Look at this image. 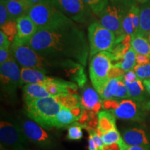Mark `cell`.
I'll use <instances>...</instances> for the list:
<instances>
[{
  "label": "cell",
  "mask_w": 150,
  "mask_h": 150,
  "mask_svg": "<svg viewBox=\"0 0 150 150\" xmlns=\"http://www.w3.org/2000/svg\"><path fill=\"white\" fill-rule=\"evenodd\" d=\"M22 44L45 57L70 59L85 65L90 54L85 33L74 22L51 29H40Z\"/></svg>",
  "instance_id": "obj_1"
},
{
  "label": "cell",
  "mask_w": 150,
  "mask_h": 150,
  "mask_svg": "<svg viewBox=\"0 0 150 150\" xmlns=\"http://www.w3.org/2000/svg\"><path fill=\"white\" fill-rule=\"evenodd\" d=\"M63 106L54 96L44 97L25 102V113L29 119L35 121L43 128L54 127L56 116Z\"/></svg>",
  "instance_id": "obj_2"
},
{
  "label": "cell",
  "mask_w": 150,
  "mask_h": 150,
  "mask_svg": "<svg viewBox=\"0 0 150 150\" xmlns=\"http://www.w3.org/2000/svg\"><path fill=\"white\" fill-rule=\"evenodd\" d=\"M27 15L36 24L38 30L55 29L74 22L56 8L52 0L33 6Z\"/></svg>",
  "instance_id": "obj_3"
},
{
  "label": "cell",
  "mask_w": 150,
  "mask_h": 150,
  "mask_svg": "<svg viewBox=\"0 0 150 150\" xmlns=\"http://www.w3.org/2000/svg\"><path fill=\"white\" fill-rule=\"evenodd\" d=\"M112 58L109 52H102L91 59L89 66L90 78L93 88L99 95L110 80L109 72L112 66Z\"/></svg>",
  "instance_id": "obj_4"
},
{
  "label": "cell",
  "mask_w": 150,
  "mask_h": 150,
  "mask_svg": "<svg viewBox=\"0 0 150 150\" xmlns=\"http://www.w3.org/2000/svg\"><path fill=\"white\" fill-rule=\"evenodd\" d=\"M11 48L15 60L22 67L38 69L47 73L48 68L54 66L53 59L40 55L26 45L12 42Z\"/></svg>",
  "instance_id": "obj_5"
},
{
  "label": "cell",
  "mask_w": 150,
  "mask_h": 150,
  "mask_svg": "<svg viewBox=\"0 0 150 150\" xmlns=\"http://www.w3.org/2000/svg\"><path fill=\"white\" fill-rule=\"evenodd\" d=\"M91 59L102 52H110L115 45L116 35L99 22L91 23L88 28Z\"/></svg>",
  "instance_id": "obj_6"
},
{
  "label": "cell",
  "mask_w": 150,
  "mask_h": 150,
  "mask_svg": "<svg viewBox=\"0 0 150 150\" xmlns=\"http://www.w3.org/2000/svg\"><path fill=\"white\" fill-rule=\"evenodd\" d=\"M0 140L1 150H23L29 141L20 123L10 120L1 121Z\"/></svg>",
  "instance_id": "obj_7"
},
{
  "label": "cell",
  "mask_w": 150,
  "mask_h": 150,
  "mask_svg": "<svg viewBox=\"0 0 150 150\" xmlns=\"http://www.w3.org/2000/svg\"><path fill=\"white\" fill-rule=\"evenodd\" d=\"M1 89L4 94L13 95L21 86V69L13 57L0 64Z\"/></svg>",
  "instance_id": "obj_8"
},
{
  "label": "cell",
  "mask_w": 150,
  "mask_h": 150,
  "mask_svg": "<svg viewBox=\"0 0 150 150\" xmlns=\"http://www.w3.org/2000/svg\"><path fill=\"white\" fill-rule=\"evenodd\" d=\"M129 8L125 6L111 4H108L99 16V23L115 33L116 38L125 35L122 29L124 16Z\"/></svg>",
  "instance_id": "obj_9"
},
{
  "label": "cell",
  "mask_w": 150,
  "mask_h": 150,
  "mask_svg": "<svg viewBox=\"0 0 150 150\" xmlns=\"http://www.w3.org/2000/svg\"><path fill=\"white\" fill-rule=\"evenodd\" d=\"M55 6L72 21L87 23L92 11L83 0H52Z\"/></svg>",
  "instance_id": "obj_10"
},
{
  "label": "cell",
  "mask_w": 150,
  "mask_h": 150,
  "mask_svg": "<svg viewBox=\"0 0 150 150\" xmlns=\"http://www.w3.org/2000/svg\"><path fill=\"white\" fill-rule=\"evenodd\" d=\"M24 135L29 141L42 147H50L53 145L51 136L45 129L31 119H24L20 123Z\"/></svg>",
  "instance_id": "obj_11"
},
{
  "label": "cell",
  "mask_w": 150,
  "mask_h": 150,
  "mask_svg": "<svg viewBox=\"0 0 150 150\" xmlns=\"http://www.w3.org/2000/svg\"><path fill=\"white\" fill-rule=\"evenodd\" d=\"M142 106L133 99H122L120 101L117 107L111 112L116 118L127 120L142 121L144 114Z\"/></svg>",
  "instance_id": "obj_12"
},
{
  "label": "cell",
  "mask_w": 150,
  "mask_h": 150,
  "mask_svg": "<svg viewBox=\"0 0 150 150\" xmlns=\"http://www.w3.org/2000/svg\"><path fill=\"white\" fill-rule=\"evenodd\" d=\"M16 22L18 33L13 42L22 44L26 40L31 38L38 31L36 24L27 15L19 18Z\"/></svg>",
  "instance_id": "obj_13"
},
{
  "label": "cell",
  "mask_w": 150,
  "mask_h": 150,
  "mask_svg": "<svg viewBox=\"0 0 150 150\" xmlns=\"http://www.w3.org/2000/svg\"><path fill=\"white\" fill-rule=\"evenodd\" d=\"M103 100L99 94L94 88L87 86L82 91L81 97V106L85 110L98 113L102 108Z\"/></svg>",
  "instance_id": "obj_14"
},
{
  "label": "cell",
  "mask_w": 150,
  "mask_h": 150,
  "mask_svg": "<svg viewBox=\"0 0 150 150\" xmlns=\"http://www.w3.org/2000/svg\"><path fill=\"white\" fill-rule=\"evenodd\" d=\"M122 139L129 146H142L150 147V140L147 133L144 129L134 127L123 131L122 134Z\"/></svg>",
  "instance_id": "obj_15"
},
{
  "label": "cell",
  "mask_w": 150,
  "mask_h": 150,
  "mask_svg": "<svg viewBox=\"0 0 150 150\" xmlns=\"http://www.w3.org/2000/svg\"><path fill=\"white\" fill-rule=\"evenodd\" d=\"M45 87L51 96L62 95V94H75L77 91L76 84L70 81L52 78L50 81L44 83Z\"/></svg>",
  "instance_id": "obj_16"
},
{
  "label": "cell",
  "mask_w": 150,
  "mask_h": 150,
  "mask_svg": "<svg viewBox=\"0 0 150 150\" xmlns=\"http://www.w3.org/2000/svg\"><path fill=\"white\" fill-rule=\"evenodd\" d=\"M45 74V72L38 69L22 67L21 86L33 83L44 84L52 79V77L47 76Z\"/></svg>",
  "instance_id": "obj_17"
},
{
  "label": "cell",
  "mask_w": 150,
  "mask_h": 150,
  "mask_svg": "<svg viewBox=\"0 0 150 150\" xmlns=\"http://www.w3.org/2000/svg\"><path fill=\"white\" fill-rule=\"evenodd\" d=\"M22 96L25 102H31L44 97L51 96L47 91L44 84H26L22 88Z\"/></svg>",
  "instance_id": "obj_18"
},
{
  "label": "cell",
  "mask_w": 150,
  "mask_h": 150,
  "mask_svg": "<svg viewBox=\"0 0 150 150\" xmlns=\"http://www.w3.org/2000/svg\"><path fill=\"white\" fill-rule=\"evenodd\" d=\"M8 10L11 20L17 21L20 17L27 15L30 8L23 0H8L2 1Z\"/></svg>",
  "instance_id": "obj_19"
},
{
  "label": "cell",
  "mask_w": 150,
  "mask_h": 150,
  "mask_svg": "<svg viewBox=\"0 0 150 150\" xmlns=\"http://www.w3.org/2000/svg\"><path fill=\"white\" fill-rule=\"evenodd\" d=\"M78 117L74 115L71 108L63 106L56 116L54 127L57 129L68 128L71 125L77 122Z\"/></svg>",
  "instance_id": "obj_20"
},
{
  "label": "cell",
  "mask_w": 150,
  "mask_h": 150,
  "mask_svg": "<svg viewBox=\"0 0 150 150\" xmlns=\"http://www.w3.org/2000/svg\"><path fill=\"white\" fill-rule=\"evenodd\" d=\"M98 117V128L102 133L107 132L112 129H117L115 117L111 112L108 110H100L97 113Z\"/></svg>",
  "instance_id": "obj_21"
},
{
  "label": "cell",
  "mask_w": 150,
  "mask_h": 150,
  "mask_svg": "<svg viewBox=\"0 0 150 150\" xmlns=\"http://www.w3.org/2000/svg\"><path fill=\"white\" fill-rule=\"evenodd\" d=\"M131 47L136 54L150 57V42L147 38L136 33L131 35Z\"/></svg>",
  "instance_id": "obj_22"
},
{
  "label": "cell",
  "mask_w": 150,
  "mask_h": 150,
  "mask_svg": "<svg viewBox=\"0 0 150 150\" xmlns=\"http://www.w3.org/2000/svg\"><path fill=\"white\" fill-rule=\"evenodd\" d=\"M131 35H126L120 42L115 45V47L110 52L112 61L119 62L123 59L124 56H125V54L128 52L129 49L131 48Z\"/></svg>",
  "instance_id": "obj_23"
},
{
  "label": "cell",
  "mask_w": 150,
  "mask_h": 150,
  "mask_svg": "<svg viewBox=\"0 0 150 150\" xmlns=\"http://www.w3.org/2000/svg\"><path fill=\"white\" fill-rule=\"evenodd\" d=\"M140 22L138 33L147 38L150 31V0L140 6Z\"/></svg>",
  "instance_id": "obj_24"
},
{
  "label": "cell",
  "mask_w": 150,
  "mask_h": 150,
  "mask_svg": "<svg viewBox=\"0 0 150 150\" xmlns=\"http://www.w3.org/2000/svg\"><path fill=\"white\" fill-rule=\"evenodd\" d=\"M127 86L129 98L136 102H142L145 98L146 89L142 80L138 79L130 83H125Z\"/></svg>",
  "instance_id": "obj_25"
},
{
  "label": "cell",
  "mask_w": 150,
  "mask_h": 150,
  "mask_svg": "<svg viewBox=\"0 0 150 150\" xmlns=\"http://www.w3.org/2000/svg\"><path fill=\"white\" fill-rule=\"evenodd\" d=\"M95 131L102 138V140L105 146H108L112 145V144H119L120 145L122 144L124 140L118 131L117 129H112V130L108 131L107 132L102 133L98 127L95 129Z\"/></svg>",
  "instance_id": "obj_26"
},
{
  "label": "cell",
  "mask_w": 150,
  "mask_h": 150,
  "mask_svg": "<svg viewBox=\"0 0 150 150\" xmlns=\"http://www.w3.org/2000/svg\"><path fill=\"white\" fill-rule=\"evenodd\" d=\"M122 79L123 76L117 78L110 79L106 86H105L104 91L100 95L102 100H108V99H113L114 95L117 92L120 83Z\"/></svg>",
  "instance_id": "obj_27"
},
{
  "label": "cell",
  "mask_w": 150,
  "mask_h": 150,
  "mask_svg": "<svg viewBox=\"0 0 150 150\" xmlns=\"http://www.w3.org/2000/svg\"><path fill=\"white\" fill-rule=\"evenodd\" d=\"M136 52H135L134 49L131 47V48L129 49L128 52H127V53L125 54V56H124L123 59L120 61L117 62V63L114 64V65L122 69V70L125 71V72H127V71L129 70H134V67L136 66Z\"/></svg>",
  "instance_id": "obj_28"
},
{
  "label": "cell",
  "mask_w": 150,
  "mask_h": 150,
  "mask_svg": "<svg viewBox=\"0 0 150 150\" xmlns=\"http://www.w3.org/2000/svg\"><path fill=\"white\" fill-rule=\"evenodd\" d=\"M54 97L65 107L71 108L81 106V97L76 94H62Z\"/></svg>",
  "instance_id": "obj_29"
},
{
  "label": "cell",
  "mask_w": 150,
  "mask_h": 150,
  "mask_svg": "<svg viewBox=\"0 0 150 150\" xmlns=\"http://www.w3.org/2000/svg\"><path fill=\"white\" fill-rule=\"evenodd\" d=\"M84 126L78 122H75L67 128V138L70 140H79L83 138Z\"/></svg>",
  "instance_id": "obj_30"
},
{
  "label": "cell",
  "mask_w": 150,
  "mask_h": 150,
  "mask_svg": "<svg viewBox=\"0 0 150 150\" xmlns=\"http://www.w3.org/2000/svg\"><path fill=\"white\" fill-rule=\"evenodd\" d=\"M0 27H1V31H2L5 33L11 42H13L17 33H18L17 22L15 20H10Z\"/></svg>",
  "instance_id": "obj_31"
},
{
  "label": "cell",
  "mask_w": 150,
  "mask_h": 150,
  "mask_svg": "<svg viewBox=\"0 0 150 150\" xmlns=\"http://www.w3.org/2000/svg\"><path fill=\"white\" fill-rule=\"evenodd\" d=\"M95 15H99L108 4L109 0H83Z\"/></svg>",
  "instance_id": "obj_32"
},
{
  "label": "cell",
  "mask_w": 150,
  "mask_h": 150,
  "mask_svg": "<svg viewBox=\"0 0 150 150\" xmlns=\"http://www.w3.org/2000/svg\"><path fill=\"white\" fill-rule=\"evenodd\" d=\"M129 13L130 15L131 19H132L133 24L135 29V33L138 32L140 28V7L137 5L132 6L129 9Z\"/></svg>",
  "instance_id": "obj_33"
},
{
  "label": "cell",
  "mask_w": 150,
  "mask_h": 150,
  "mask_svg": "<svg viewBox=\"0 0 150 150\" xmlns=\"http://www.w3.org/2000/svg\"><path fill=\"white\" fill-rule=\"evenodd\" d=\"M134 70L136 72L138 78L140 79L143 81L150 79V64L143 65H136Z\"/></svg>",
  "instance_id": "obj_34"
},
{
  "label": "cell",
  "mask_w": 150,
  "mask_h": 150,
  "mask_svg": "<svg viewBox=\"0 0 150 150\" xmlns=\"http://www.w3.org/2000/svg\"><path fill=\"white\" fill-rule=\"evenodd\" d=\"M122 29L124 33L126 35H132L135 33V29L132 19L129 13V10L124 16L122 20Z\"/></svg>",
  "instance_id": "obj_35"
},
{
  "label": "cell",
  "mask_w": 150,
  "mask_h": 150,
  "mask_svg": "<svg viewBox=\"0 0 150 150\" xmlns=\"http://www.w3.org/2000/svg\"><path fill=\"white\" fill-rule=\"evenodd\" d=\"M129 93L128 90H127V86L124 82L123 79L121 80L120 83L119 87H118L117 91L116 93L114 95V97L112 99H115V100H119V99H125L127 98H129Z\"/></svg>",
  "instance_id": "obj_36"
},
{
  "label": "cell",
  "mask_w": 150,
  "mask_h": 150,
  "mask_svg": "<svg viewBox=\"0 0 150 150\" xmlns=\"http://www.w3.org/2000/svg\"><path fill=\"white\" fill-rule=\"evenodd\" d=\"M10 20V16H9L8 10H7L5 4L1 2V4H0V26L3 25L4 24H5Z\"/></svg>",
  "instance_id": "obj_37"
},
{
  "label": "cell",
  "mask_w": 150,
  "mask_h": 150,
  "mask_svg": "<svg viewBox=\"0 0 150 150\" xmlns=\"http://www.w3.org/2000/svg\"><path fill=\"white\" fill-rule=\"evenodd\" d=\"M13 57L11 48L10 49H0V64L7 61Z\"/></svg>",
  "instance_id": "obj_38"
},
{
  "label": "cell",
  "mask_w": 150,
  "mask_h": 150,
  "mask_svg": "<svg viewBox=\"0 0 150 150\" xmlns=\"http://www.w3.org/2000/svg\"><path fill=\"white\" fill-rule=\"evenodd\" d=\"M138 79V76H137L136 72H134V70L127 71L123 75V81L125 83H132Z\"/></svg>",
  "instance_id": "obj_39"
},
{
  "label": "cell",
  "mask_w": 150,
  "mask_h": 150,
  "mask_svg": "<svg viewBox=\"0 0 150 150\" xmlns=\"http://www.w3.org/2000/svg\"><path fill=\"white\" fill-rule=\"evenodd\" d=\"M11 42L2 31H0V49H10Z\"/></svg>",
  "instance_id": "obj_40"
},
{
  "label": "cell",
  "mask_w": 150,
  "mask_h": 150,
  "mask_svg": "<svg viewBox=\"0 0 150 150\" xmlns=\"http://www.w3.org/2000/svg\"><path fill=\"white\" fill-rule=\"evenodd\" d=\"M125 72H125L124 70H122V69L120 68V67L112 65V66L111 67V69H110V72H109V77L110 79L119 77V76H123Z\"/></svg>",
  "instance_id": "obj_41"
},
{
  "label": "cell",
  "mask_w": 150,
  "mask_h": 150,
  "mask_svg": "<svg viewBox=\"0 0 150 150\" xmlns=\"http://www.w3.org/2000/svg\"><path fill=\"white\" fill-rule=\"evenodd\" d=\"M110 2L116 4L125 6L127 8H131L132 6L136 5L138 4V0H109Z\"/></svg>",
  "instance_id": "obj_42"
},
{
  "label": "cell",
  "mask_w": 150,
  "mask_h": 150,
  "mask_svg": "<svg viewBox=\"0 0 150 150\" xmlns=\"http://www.w3.org/2000/svg\"><path fill=\"white\" fill-rule=\"evenodd\" d=\"M136 65H143L150 64V57L148 56L136 54Z\"/></svg>",
  "instance_id": "obj_43"
},
{
  "label": "cell",
  "mask_w": 150,
  "mask_h": 150,
  "mask_svg": "<svg viewBox=\"0 0 150 150\" xmlns=\"http://www.w3.org/2000/svg\"><path fill=\"white\" fill-rule=\"evenodd\" d=\"M120 150H150L149 147H142V146H129L125 142L120 145Z\"/></svg>",
  "instance_id": "obj_44"
},
{
  "label": "cell",
  "mask_w": 150,
  "mask_h": 150,
  "mask_svg": "<svg viewBox=\"0 0 150 150\" xmlns=\"http://www.w3.org/2000/svg\"><path fill=\"white\" fill-rule=\"evenodd\" d=\"M88 150H99L98 146H97L95 140H94L93 136L90 133H88Z\"/></svg>",
  "instance_id": "obj_45"
},
{
  "label": "cell",
  "mask_w": 150,
  "mask_h": 150,
  "mask_svg": "<svg viewBox=\"0 0 150 150\" xmlns=\"http://www.w3.org/2000/svg\"><path fill=\"white\" fill-rule=\"evenodd\" d=\"M23 1L26 3V4L31 8V7L33 6L38 4L40 3H42L43 1H47V0H23Z\"/></svg>",
  "instance_id": "obj_46"
},
{
  "label": "cell",
  "mask_w": 150,
  "mask_h": 150,
  "mask_svg": "<svg viewBox=\"0 0 150 150\" xmlns=\"http://www.w3.org/2000/svg\"><path fill=\"white\" fill-rule=\"evenodd\" d=\"M105 150H120V146L119 144H112V145L105 146Z\"/></svg>",
  "instance_id": "obj_47"
},
{
  "label": "cell",
  "mask_w": 150,
  "mask_h": 150,
  "mask_svg": "<svg viewBox=\"0 0 150 150\" xmlns=\"http://www.w3.org/2000/svg\"><path fill=\"white\" fill-rule=\"evenodd\" d=\"M142 83L145 86L147 93L150 95V79H145L142 81Z\"/></svg>",
  "instance_id": "obj_48"
},
{
  "label": "cell",
  "mask_w": 150,
  "mask_h": 150,
  "mask_svg": "<svg viewBox=\"0 0 150 150\" xmlns=\"http://www.w3.org/2000/svg\"><path fill=\"white\" fill-rule=\"evenodd\" d=\"M141 106L144 110H150V101H146L143 102Z\"/></svg>",
  "instance_id": "obj_49"
},
{
  "label": "cell",
  "mask_w": 150,
  "mask_h": 150,
  "mask_svg": "<svg viewBox=\"0 0 150 150\" xmlns=\"http://www.w3.org/2000/svg\"><path fill=\"white\" fill-rule=\"evenodd\" d=\"M149 0H138V4H145L147 1H149Z\"/></svg>",
  "instance_id": "obj_50"
},
{
  "label": "cell",
  "mask_w": 150,
  "mask_h": 150,
  "mask_svg": "<svg viewBox=\"0 0 150 150\" xmlns=\"http://www.w3.org/2000/svg\"><path fill=\"white\" fill-rule=\"evenodd\" d=\"M147 38L148 39V40H149V42H150V31H149V33H148V35H147Z\"/></svg>",
  "instance_id": "obj_51"
},
{
  "label": "cell",
  "mask_w": 150,
  "mask_h": 150,
  "mask_svg": "<svg viewBox=\"0 0 150 150\" xmlns=\"http://www.w3.org/2000/svg\"><path fill=\"white\" fill-rule=\"evenodd\" d=\"M8 1V0H1V2H2V1Z\"/></svg>",
  "instance_id": "obj_52"
}]
</instances>
